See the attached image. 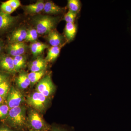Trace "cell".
<instances>
[{"mask_svg": "<svg viewBox=\"0 0 131 131\" xmlns=\"http://www.w3.org/2000/svg\"><path fill=\"white\" fill-rule=\"evenodd\" d=\"M59 17L48 15H40L35 19V29L38 34L40 35L48 34L55 29L58 23Z\"/></svg>", "mask_w": 131, "mask_h": 131, "instance_id": "cell-1", "label": "cell"}, {"mask_svg": "<svg viewBox=\"0 0 131 131\" xmlns=\"http://www.w3.org/2000/svg\"><path fill=\"white\" fill-rule=\"evenodd\" d=\"M8 120L12 126L20 129L26 124V109L24 106L11 108L7 116Z\"/></svg>", "mask_w": 131, "mask_h": 131, "instance_id": "cell-2", "label": "cell"}, {"mask_svg": "<svg viewBox=\"0 0 131 131\" xmlns=\"http://www.w3.org/2000/svg\"><path fill=\"white\" fill-rule=\"evenodd\" d=\"M28 105L39 112L44 111L48 104V100L46 96L37 91L29 95L27 98Z\"/></svg>", "mask_w": 131, "mask_h": 131, "instance_id": "cell-3", "label": "cell"}, {"mask_svg": "<svg viewBox=\"0 0 131 131\" xmlns=\"http://www.w3.org/2000/svg\"><path fill=\"white\" fill-rule=\"evenodd\" d=\"M29 125L31 129L39 131H47L48 129L44 121L37 110H32L28 117Z\"/></svg>", "mask_w": 131, "mask_h": 131, "instance_id": "cell-4", "label": "cell"}, {"mask_svg": "<svg viewBox=\"0 0 131 131\" xmlns=\"http://www.w3.org/2000/svg\"><path fill=\"white\" fill-rule=\"evenodd\" d=\"M37 91L48 98L54 93L55 86L49 75H46L39 82L37 87Z\"/></svg>", "mask_w": 131, "mask_h": 131, "instance_id": "cell-5", "label": "cell"}, {"mask_svg": "<svg viewBox=\"0 0 131 131\" xmlns=\"http://www.w3.org/2000/svg\"><path fill=\"white\" fill-rule=\"evenodd\" d=\"M24 101L23 95L18 90L12 87L7 96V105L9 108L19 106Z\"/></svg>", "mask_w": 131, "mask_h": 131, "instance_id": "cell-6", "label": "cell"}, {"mask_svg": "<svg viewBox=\"0 0 131 131\" xmlns=\"http://www.w3.org/2000/svg\"><path fill=\"white\" fill-rule=\"evenodd\" d=\"M17 20V17L0 12V32L9 29L14 25Z\"/></svg>", "mask_w": 131, "mask_h": 131, "instance_id": "cell-7", "label": "cell"}, {"mask_svg": "<svg viewBox=\"0 0 131 131\" xmlns=\"http://www.w3.org/2000/svg\"><path fill=\"white\" fill-rule=\"evenodd\" d=\"M0 69L10 73L16 72L13 57L8 55L0 57Z\"/></svg>", "mask_w": 131, "mask_h": 131, "instance_id": "cell-8", "label": "cell"}, {"mask_svg": "<svg viewBox=\"0 0 131 131\" xmlns=\"http://www.w3.org/2000/svg\"><path fill=\"white\" fill-rule=\"evenodd\" d=\"M26 50V45L23 42L11 43L8 46L7 50L8 54L13 57L21 56Z\"/></svg>", "mask_w": 131, "mask_h": 131, "instance_id": "cell-9", "label": "cell"}, {"mask_svg": "<svg viewBox=\"0 0 131 131\" xmlns=\"http://www.w3.org/2000/svg\"><path fill=\"white\" fill-rule=\"evenodd\" d=\"M48 40L52 46H62L65 44L63 37L55 29L48 33Z\"/></svg>", "mask_w": 131, "mask_h": 131, "instance_id": "cell-10", "label": "cell"}, {"mask_svg": "<svg viewBox=\"0 0 131 131\" xmlns=\"http://www.w3.org/2000/svg\"><path fill=\"white\" fill-rule=\"evenodd\" d=\"M43 10L47 14L58 15L63 13L65 9L59 6L52 2L48 1L45 3Z\"/></svg>", "mask_w": 131, "mask_h": 131, "instance_id": "cell-11", "label": "cell"}, {"mask_svg": "<svg viewBox=\"0 0 131 131\" xmlns=\"http://www.w3.org/2000/svg\"><path fill=\"white\" fill-rule=\"evenodd\" d=\"M77 31V26L74 23H66L64 28V33L67 41L70 42L74 39Z\"/></svg>", "mask_w": 131, "mask_h": 131, "instance_id": "cell-12", "label": "cell"}, {"mask_svg": "<svg viewBox=\"0 0 131 131\" xmlns=\"http://www.w3.org/2000/svg\"><path fill=\"white\" fill-rule=\"evenodd\" d=\"M27 35V31L24 28H19L12 33L10 38L12 43H20L25 40Z\"/></svg>", "mask_w": 131, "mask_h": 131, "instance_id": "cell-13", "label": "cell"}, {"mask_svg": "<svg viewBox=\"0 0 131 131\" xmlns=\"http://www.w3.org/2000/svg\"><path fill=\"white\" fill-rule=\"evenodd\" d=\"M47 62L42 58H38L33 61L30 66L31 72H39L45 70L47 66Z\"/></svg>", "mask_w": 131, "mask_h": 131, "instance_id": "cell-14", "label": "cell"}, {"mask_svg": "<svg viewBox=\"0 0 131 131\" xmlns=\"http://www.w3.org/2000/svg\"><path fill=\"white\" fill-rule=\"evenodd\" d=\"M45 3L42 1H38L35 3L27 5L25 8L26 12L31 14L39 13L43 10Z\"/></svg>", "mask_w": 131, "mask_h": 131, "instance_id": "cell-15", "label": "cell"}, {"mask_svg": "<svg viewBox=\"0 0 131 131\" xmlns=\"http://www.w3.org/2000/svg\"><path fill=\"white\" fill-rule=\"evenodd\" d=\"M16 82L18 86L21 89H26L31 84L28 74L25 73H20L16 78Z\"/></svg>", "mask_w": 131, "mask_h": 131, "instance_id": "cell-16", "label": "cell"}, {"mask_svg": "<svg viewBox=\"0 0 131 131\" xmlns=\"http://www.w3.org/2000/svg\"><path fill=\"white\" fill-rule=\"evenodd\" d=\"M63 46H52L49 49L45 60L47 62H52L56 60L60 53L61 49Z\"/></svg>", "mask_w": 131, "mask_h": 131, "instance_id": "cell-17", "label": "cell"}, {"mask_svg": "<svg viewBox=\"0 0 131 131\" xmlns=\"http://www.w3.org/2000/svg\"><path fill=\"white\" fill-rule=\"evenodd\" d=\"M48 47L47 45L40 42H34L30 45L31 51L34 56L41 54L45 49Z\"/></svg>", "mask_w": 131, "mask_h": 131, "instance_id": "cell-18", "label": "cell"}, {"mask_svg": "<svg viewBox=\"0 0 131 131\" xmlns=\"http://www.w3.org/2000/svg\"><path fill=\"white\" fill-rule=\"evenodd\" d=\"M68 7L69 10L77 14L81 8V2L79 0H69Z\"/></svg>", "mask_w": 131, "mask_h": 131, "instance_id": "cell-19", "label": "cell"}, {"mask_svg": "<svg viewBox=\"0 0 131 131\" xmlns=\"http://www.w3.org/2000/svg\"><path fill=\"white\" fill-rule=\"evenodd\" d=\"M13 59L16 72L19 71L25 65L26 58L22 55L13 57Z\"/></svg>", "mask_w": 131, "mask_h": 131, "instance_id": "cell-20", "label": "cell"}, {"mask_svg": "<svg viewBox=\"0 0 131 131\" xmlns=\"http://www.w3.org/2000/svg\"><path fill=\"white\" fill-rule=\"evenodd\" d=\"M45 70L39 72H31L28 74V78L31 82V84H34L37 82L45 75Z\"/></svg>", "mask_w": 131, "mask_h": 131, "instance_id": "cell-21", "label": "cell"}, {"mask_svg": "<svg viewBox=\"0 0 131 131\" xmlns=\"http://www.w3.org/2000/svg\"><path fill=\"white\" fill-rule=\"evenodd\" d=\"M10 85L7 80L0 84V95L4 99L7 97L10 90Z\"/></svg>", "mask_w": 131, "mask_h": 131, "instance_id": "cell-22", "label": "cell"}, {"mask_svg": "<svg viewBox=\"0 0 131 131\" xmlns=\"http://www.w3.org/2000/svg\"><path fill=\"white\" fill-rule=\"evenodd\" d=\"M38 33L35 29H31L27 31V35L26 41L33 42L37 40L38 37Z\"/></svg>", "mask_w": 131, "mask_h": 131, "instance_id": "cell-23", "label": "cell"}, {"mask_svg": "<svg viewBox=\"0 0 131 131\" xmlns=\"http://www.w3.org/2000/svg\"><path fill=\"white\" fill-rule=\"evenodd\" d=\"M10 110L7 105H0V119H4L7 118Z\"/></svg>", "mask_w": 131, "mask_h": 131, "instance_id": "cell-24", "label": "cell"}, {"mask_svg": "<svg viewBox=\"0 0 131 131\" xmlns=\"http://www.w3.org/2000/svg\"><path fill=\"white\" fill-rule=\"evenodd\" d=\"M77 15V14L69 10L64 15V20L66 21V23H74Z\"/></svg>", "mask_w": 131, "mask_h": 131, "instance_id": "cell-25", "label": "cell"}, {"mask_svg": "<svg viewBox=\"0 0 131 131\" xmlns=\"http://www.w3.org/2000/svg\"><path fill=\"white\" fill-rule=\"evenodd\" d=\"M1 12L8 14H11L15 11L6 2L2 3L1 6Z\"/></svg>", "mask_w": 131, "mask_h": 131, "instance_id": "cell-26", "label": "cell"}, {"mask_svg": "<svg viewBox=\"0 0 131 131\" xmlns=\"http://www.w3.org/2000/svg\"><path fill=\"white\" fill-rule=\"evenodd\" d=\"M14 10H15L20 5V2L19 0H9L6 1Z\"/></svg>", "mask_w": 131, "mask_h": 131, "instance_id": "cell-27", "label": "cell"}, {"mask_svg": "<svg viewBox=\"0 0 131 131\" xmlns=\"http://www.w3.org/2000/svg\"><path fill=\"white\" fill-rule=\"evenodd\" d=\"M51 131H67L65 129L59 127L54 126L52 128Z\"/></svg>", "mask_w": 131, "mask_h": 131, "instance_id": "cell-28", "label": "cell"}, {"mask_svg": "<svg viewBox=\"0 0 131 131\" xmlns=\"http://www.w3.org/2000/svg\"><path fill=\"white\" fill-rule=\"evenodd\" d=\"M7 77L5 75L0 73V84H1L3 82L7 80Z\"/></svg>", "mask_w": 131, "mask_h": 131, "instance_id": "cell-29", "label": "cell"}, {"mask_svg": "<svg viewBox=\"0 0 131 131\" xmlns=\"http://www.w3.org/2000/svg\"><path fill=\"white\" fill-rule=\"evenodd\" d=\"M0 131H13L6 127H0Z\"/></svg>", "mask_w": 131, "mask_h": 131, "instance_id": "cell-30", "label": "cell"}, {"mask_svg": "<svg viewBox=\"0 0 131 131\" xmlns=\"http://www.w3.org/2000/svg\"><path fill=\"white\" fill-rule=\"evenodd\" d=\"M4 99L0 95V105H2L4 101Z\"/></svg>", "mask_w": 131, "mask_h": 131, "instance_id": "cell-31", "label": "cell"}, {"mask_svg": "<svg viewBox=\"0 0 131 131\" xmlns=\"http://www.w3.org/2000/svg\"><path fill=\"white\" fill-rule=\"evenodd\" d=\"M3 45L2 44V42L1 40H0V53L2 51V50Z\"/></svg>", "mask_w": 131, "mask_h": 131, "instance_id": "cell-32", "label": "cell"}, {"mask_svg": "<svg viewBox=\"0 0 131 131\" xmlns=\"http://www.w3.org/2000/svg\"><path fill=\"white\" fill-rule=\"evenodd\" d=\"M28 131H39L35 130H32V129H31L30 130Z\"/></svg>", "mask_w": 131, "mask_h": 131, "instance_id": "cell-33", "label": "cell"}]
</instances>
